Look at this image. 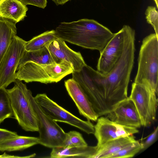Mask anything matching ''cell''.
Wrapping results in <instances>:
<instances>
[{
  "mask_svg": "<svg viewBox=\"0 0 158 158\" xmlns=\"http://www.w3.org/2000/svg\"><path fill=\"white\" fill-rule=\"evenodd\" d=\"M56 5H62L70 0H52Z\"/></svg>",
  "mask_w": 158,
  "mask_h": 158,
  "instance_id": "cell-30",
  "label": "cell"
},
{
  "mask_svg": "<svg viewBox=\"0 0 158 158\" xmlns=\"http://www.w3.org/2000/svg\"><path fill=\"white\" fill-rule=\"evenodd\" d=\"M87 145L88 144L81 134L76 131H70L66 133L62 147L69 148Z\"/></svg>",
  "mask_w": 158,
  "mask_h": 158,
  "instance_id": "cell-25",
  "label": "cell"
},
{
  "mask_svg": "<svg viewBox=\"0 0 158 158\" xmlns=\"http://www.w3.org/2000/svg\"><path fill=\"white\" fill-rule=\"evenodd\" d=\"M141 150L139 141L135 140L117 152L110 155L108 158H128L132 157Z\"/></svg>",
  "mask_w": 158,
  "mask_h": 158,
  "instance_id": "cell-24",
  "label": "cell"
},
{
  "mask_svg": "<svg viewBox=\"0 0 158 158\" xmlns=\"http://www.w3.org/2000/svg\"><path fill=\"white\" fill-rule=\"evenodd\" d=\"M135 34L134 29L125 25L123 49L120 59L108 74L101 73L109 112L128 98V87L134 62Z\"/></svg>",
  "mask_w": 158,
  "mask_h": 158,
  "instance_id": "cell-1",
  "label": "cell"
},
{
  "mask_svg": "<svg viewBox=\"0 0 158 158\" xmlns=\"http://www.w3.org/2000/svg\"><path fill=\"white\" fill-rule=\"evenodd\" d=\"M13 115L10 102L6 89L0 88V124Z\"/></svg>",
  "mask_w": 158,
  "mask_h": 158,
  "instance_id": "cell-23",
  "label": "cell"
},
{
  "mask_svg": "<svg viewBox=\"0 0 158 158\" xmlns=\"http://www.w3.org/2000/svg\"><path fill=\"white\" fill-rule=\"evenodd\" d=\"M105 116L110 120L122 125L136 128L142 126L135 105L128 98L119 103Z\"/></svg>",
  "mask_w": 158,
  "mask_h": 158,
  "instance_id": "cell-14",
  "label": "cell"
},
{
  "mask_svg": "<svg viewBox=\"0 0 158 158\" xmlns=\"http://www.w3.org/2000/svg\"><path fill=\"white\" fill-rule=\"evenodd\" d=\"M34 99L45 113L56 122H64L88 134H94V125L90 120L78 118L49 98L46 94H37Z\"/></svg>",
  "mask_w": 158,
  "mask_h": 158,
  "instance_id": "cell-7",
  "label": "cell"
},
{
  "mask_svg": "<svg viewBox=\"0 0 158 158\" xmlns=\"http://www.w3.org/2000/svg\"><path fill=\"white\" fill-rule=\"evenodd\" d=\"M28 10L26 6L18 0H0V18L16 23L27 16Z\"/></svg>",
  "mask_w": 158,
  "mask_h": 158,
  "instance_id": "cell-16",
  "label": "cell"
},
{
  "mask_svg": "<svg viewBox=\"0 0 158 158\" xmlns=\"http://www.w3.org/2000/svg\"><path fill=\"white\" fill-rule=\"evenodd\" d=\"M96 121L94 134L97 140L98 148L110 140L133 135L139 132L137 128L119 124L106 117L102 116Z\"/></svg>",
  "mask_w": 158,
  "mask_h": 158,
  "instance_id": "cell-12",
  "label": "cell"
},
{
  "mask_svg": "<svg viewBox=\"0 0 158 158\" xmlns=\"http://www.w3.org/2000/svg\"><path fill=\"white\" fill-rule=\"evenodd\" d=\"M73 72L72 64L66 61L51 64L31 61L25 63L18 70L16 77L27 83L36 81L48 84L57 82Z\"/></svg>",
  "mask_w": 158,
  "mask_h": 158,
  "instance_id": "cell-5",
  "label": "cell"
},
{
  "mask_svg": "<svg viewBox=\"0 0 158 158\" xmlns=\"http://www.w3.org/2000/svg\"><path fill=\"white\" fill-rule=\"evenodd\" d=\"M90 68L86 64L80 71H73L72 78L79 83L99 117L106 115L109 111L105 100L96 86Z\"/></svg>",
  "mask_w": 158,
  "mask_h": 158,
  "instance_id": "cell-10",
  "label": "cell"
},
{
  "mask_svg": "<svg viewBox=\"0 0 158 158\" xmlns=\"http://www.w3.org/2000/svg\"><path fill=\"white\" fill-rule=\"evenodd\" d=\"M97 149V146L56 147L52 148L50 157L52 158H93Z\"/></svg>",
  "mask_w": 158,
  "mask_h": 158,
  "instance_id": "cell-17",
  "label": "cell"
},
{
  "mask_svg": "<svg viewBox=\"0 0 158 158\" xmlns=\"http://www.w3.org/2000/svg\"><path fill=\"white\" fill-rule=\"evenodd\" d=\"M23 5L26 6L28 5H32L43 9L47 6V0H18Z\"/></svg>",
  "mask_w": 158,
  "mask_h": 158,
  "instance_id": "cell-28",
  "label": "cell"
},
{
  "mask_svg": "<svg viewBox=\"0 0 158 158\" xmlns=\"http://www.w3.org/2000/svg\"><path fill=\"white\" fill-rule=\"evenodd\" d=\"M26 42L16 35L13 37L0 64V88H6L16 79V71L25 51Z\"/></svg>",
  "mask_w": 158,
  "mask_h": 158,
  "instance_id": "cell-8",
  "label": "cell"
},
{
  "mask_svg": "<svg viewBox=\"0 0 158 158\" xmlns=\"http://www.w3.org/2000/svg\"><path fill=\"white\" fill-rule=\"evenodd\" d=\"M18 135L17 132L0 128V142Z\"/></svg>",
  "mask_w": 158,
  "mask_h": 158,
  "instance_id": "cell-29",
  "label": "cell"
},
{
  "mask_svg": "<svg viewBox=\"0 0 158 158\" xmlns=\"http://www.w3.org/2000/svg\"><path fill=\"white\" fill-rule=\"evenodd\" d=\"M125 25L114 35L103 50L97 65V71L106 75L112 70L120 59L123 53Z\"/></svg>",
  "mask_w": 158,
  "mask_h": 158,
  "instance_id": "cell-11",
  "label": "cell"
},
{
  "mask_svg": "<svg viewBox=\"0 0 158 158\" xmlns=\"http://www.w3.org/2000/svg\"><path fill=\"white\" fill-rule=\"evenodd\" d=\"M157 95L146 84L134 82L129 99L134 103L139 115L141 125L150 126L156 120L158 106Z\"/></svg>",
  "mask_w": 158,
  "mask_h": 158,
  "instance_id": "cell-6",
  "label": "cell"
},
{
  "mask_svg": "<svg viewBox=\"0 0 158 158\" xmlns=\"http://www.w3.org/2000/svg\"><path fill=\"white\" fill-rule=\"evenodd\" d=\"M58 37L55 30L48 31L33 37L26 41L25 50L34 51L48 47L51 43Z\"/></svg>",
  "mask_w": 158,
  "mask_h": 158,
  "instance_id": "cell-22",
  "label": "cell"
},
{
  "mask_svg": "<svg viewBox=\"0 0 158 158\" xmlns=\"http://www.w3.org/2000/svg\"><path fill=\"white\" fill-rule=\"evenodd\" d=\"M33 105L38 119L39 144L52 148L62 147L66 133L57 122L45 113L34 98Z\"/></svg>",
  "mask_w": 158,
  "mask_h": 158,
  "instance_id": "cell-9",
  "label": "cell"
},
{
  "mask_svg": "<svg viewBox=\"0 0 158 158\" xmlns=\"http://www.w3.org/2000/svg\"><path fill=\"white\" fill-rule=\"evenodd\" d=\"M39 144L38 137L17 135L0 142V151L9 152L23 150Z\"/></svg>",
  "mask_w": 158,
  "mask_h": 158,
  "instance_id": "cell-19",
  "label": "cell"
},
{
  "mask_svg": "<svg viewBox=\"0 0 158 158\" xmlns=\"http://www.w3.org/2000/svg\"><path fill=\"white\" fill-rule=\"evenodd\" d=\"M55 31L57 37L64 41L100 53L114 35L97 21L87 19L61 23Z\"/></svg>",
  "mask_w": 158,
  "mask_h": 158,
  "instance_id": "cell-2",
  "label": "cell"
},
{
  "mask_svg": "<svg viewBox=\"0 0 158 158\" xmlns=\"http://www.w3.org/2000/svg\"><path fill=\"white\" fill-rule=\"evenodd\" d=\"M156 5V7L158 8V0H154Z\"/></svg>",
  "mask_w": 158,
  "mask_h": 158,
  "instance_id": "cell-31",
  "label": "cell"
},
{
  "mask_svg": "<svg viewBox=\"0 0 158 158\" xmlns=\"http://www.w3.org/2000/svg\"><path fill=\"white\" fill-rule=\"evenodd\" d=\"M134 82L148 85L158 95V36L152 33L143 40Z\"/></svg>",
  "mask_w": 158,
  "mask_h": 158,
  "instance_id": "cell-4",
  "label": "cell"
},
{
  "mask_svg": "<svg viewBox=\"0 0 158 158\" xmlns=\"http://www.w3.org/2000/svg\"><path fill=\"white\" fill-rule=\"evenodd\" d=\"M136 140L133 135L114 139L98 148L93 158H108Z\"/></svg>",
  "mask_w": 158,
  "mask_h": 158,
  "instance_id": "cell-18",
  "label": "cell"
},
{
  "mask_svg": "<svg viewBox=\"0 0 158 158\" xmlns=\"http://www.w3.org/2000/svg\"><path fill=\"white\" fill-rule=\"evenodd\" d=\"M14 86L6 89L13 115L19 125L26 131H38V119L34 108V97L22 81L16 79Z\"/></svg>",
  "mask_w": 158,
  "mask_h": 158,
  "instance_id": "cell-3",
  "label": "cell"
},
{
  "mask_svg": "<svg viewBox=\"0 0 158 158\" xmlns=\"http://www.w3.org/2000/svg\"><path fill=\"white\" fill-rule=\"evenodd\" d=\"M31 61L41 64L56 63L48 47L36 51H28L25 50L19 62L17 70L26 63Z\"/></svg>",
  "mask_w": 158,
  "mask_h": 158,
  "instance_id": "cell-21",
  "label": "cell"
},
{
  "mask_svg": "<svg viewBox=\"0 0 158 158\" xmlns=\"http://www.w3.org/2000/svg\"><path fill=\"white\" fill-rule=\"evenodd\" d=\"M48 48L56 63L67 61L72 64L73 71H80L86 64L80 52L71 49L65 41L58 37L52 41Z\"/></svg>",
  "mask_w": 158,
  "mask_h": 158,
  "instance_id": "cell-13",
  "label": "cell"
},
{
  "mask_svg": "<svg viewBox=\"0 0 158 158\" xmlns=\"http://www.w3.org/2000/svg\"><path fill=\"white\" fill-rule=\"evenodd\" d=\"M147 22L153 27L156 35L158 36V11L155 7L149 6L145 12Z\"/></svg>",
  "mask_w": 158,
  "mask_h": 158,
  "instance_id": "cell-26",
  "label": "cell"
},
{
  "mask_svg": "<svg viewBox=\"0 0 158 158\" xmlns=\"http://www.w3.org/2000/svg\"><path fill=\"white\" fill-rule=\"evenodd\" d=\"M64 85L80 114L88 120L96 121L98 117L79 83L73 78L69 79L64 81Z\"/></svg>",
  "mask_w": 158,
  "mask_h": 158,
  "instance_id": "cell-15",
  "label": "cell"
},
{
  "mask_svg": "<svg viewBox=\"0 0 158 158\" xmlns=\"http://www.w3.org/2000/svg\"><path fill=\"white\" fill-rule=\"evenodd\" d=\"M16 23L0 18V64L13 36L16 35Z\"/></svg>",
  "mask_w": 158,
  "mask_h": 158,
  "instance_id": "cell-20",
  "label": "cell"
},
{
  "mask_svg": "<svg viewBox=\"0 0 158 158\" xmlns=\"http://www.w3.org/2000/svg\"><path fill=\"white\" fill-rule=\"evenodd\" d=\"M158 135V126H157L150 135L141 139L139 143L141 147V150L146 149L154 143L157 139Z\"/></svg>",
  "mask_w": 158,
  "mask_h": 158,
  "instance_id": "cell-27",
  "label": "cell"
}]
</instances>
